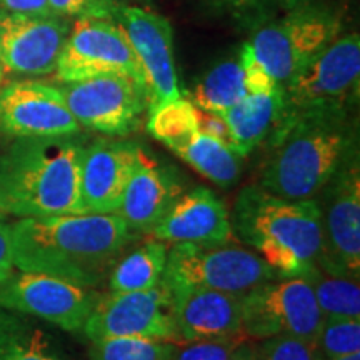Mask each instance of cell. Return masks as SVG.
Returning <instances> with one entry per match:
<instances>
[{
  "mask_svg": "<svg viewBox=\"0 0 360 360\" xmlns=\"http://www.w3.org/2000/svg\"><path fill=\"white\" fill-rule=\"evenodd\" d=\"M13 265L96 289L134 240L115 214L19 219L11 224Z\"/></svg>",
  "mask_w": 360,
  "mask_h": 360,
  "instance_id": "6da1fadb",
  "label": "cell"
},
{
  "mask_svg": "<svg viewBox=\"0 0 360 360\" xmlns=\"http://www.w3.org/2000/svg\"><path fill=\"white\" fill-rule=\"evenodd\" d=\"M259 186L290 200L315 199L350 159L359 155L352 110H321L277 125Z\"/></svg>",
  "mask_w": 360,
  "mask_h": 360,
  "instance_id": "7a4b0ae2",
  "label": "cell"
},
{
  "mask_svg": "<svg viewBox=\"0 0 360 360\" xmlns=\"http://www.w3.org/2000/svg\"><path fill=\"white\" fill-rule=\"evenodd\" d=\"M84 150L79 134L15 139L0 154V212L20 219L82 214Z\"/></svg>",
  "mask_w": 360,
  "mask_h": 360,
  "instance_id": "3957f363",
  "label": "cell"
},
{
  "mask_svg": "<svg viewBox=\"0 0 360 360\" xmlns=\"http://www.w3.org/2000/svg\"><path fill=\"white\" fill-rule=\"evenodd\" d=\"M232 233L254 250L277 277H304L322 250L321 209L315 199L290 200L247 186L231 214Z\"/></svg>",
  "mask_w": 360,
  "mask_h": 360,
  "instance_id": "277c9868",
  "label": "cell"
},
{
  "mask_svg": "<svg viewBox=\"0 0 360 360\" xmlns=\"http://www.w3.org/2000/svg\"><path fill=\"white\" fill-rule=\"evenodd\" d=\"M340 34L339 13L307 2L278 19L260 22L247 44L260 67L283 90L297 72Z\"/></svg>",
  "mask_w": 360,
  "mask_h": 360,
  "instance_id": "5b68a950",
  "label": "cell"
},
{
  "mask_svg": "<svg viewBox=\"0 0 360 360\" xmlns=\"http://www.w3.org/2000/svg\"><path fill=\"white\" fill-rule=\"evenodd\" d=\"M359 85L360 37L357 32L340 34L285 85L277 125L310 112L354 110Z\"/></svg>",
  "mask_w": 360,
  "mask_h": 360,
  "instance_id": "8992f818",
  "label": "cell"
},
{
  "mask_svg": "<svg viewBox=\"0 0 360 360\" xmlns=\"http://www.w3.org/2000/svg\"><path fill=\"white\" fill-rule=\"evenodd\" d=\"M277 278L254 250L233 244H174L167 252V285H192L244 295L259 283Z\"/></svg>",
  "mask_w": 360,
  "mask_h": 360,
  "instance_id": "52a82bcc",
  "label": "cell"
},
{
  "mask_svg": "<svg viewBox=\"0 0 360 360\" xmlns=\"http://www.w3.org/2000/svg\"><path fill=\"white\" fill-rule=\"evenodd\" d=\"M323 315L304 277H277L242 295V334L254 339L277 335L315 342Z\"/></svg>",
  "mask_w": 360,
  "mask_h": 360,
  "instance_id": "ba28073f",
  "label": "cell"
},
{
  "mask_svg": "<svg viewBox=\"0 0 360 360\" xmlns=\"http://www.w3.org/2000/svg\"><path fill=\"white\" fill-rule=\"evenodd\" d=\"M57 87L80 127L112 137L137 130L148 107L146 85L122 74L60 82Z\"/></svg>",
  "mask_w": 360,
  "mask_h": 360,
  "instance_id": "9c48e42d",
  "label": "cell"
},
{
  "mask_svg": "<svg viewBox=\"0 0 360 360\" xmlns=\"http://www.w3.org/2000/svg\"><path fill=\"white\" fill-rule=\"evenodd\" d=\"M321 209L322 250L317 265L330 274L360 276V165L350 159L315 197Z\"/></svg>",
  "mask_w": 360,
  "mask_h": 360,
  "instance_id": "30bf717a",
  "label": "cell"
},
{
  "mask_svg": "<svg viewBox=\"0 0 360 360\" xmlns=\"http://www.w3.org/2000/svg\"><path fill=\"white\" fill-rule=\"evenodd\" d=\"M105 74L129 75L146 85L143 72L122 27L114 19H75L53 77L57 82H75Z\"/></svg>",
  "mask_w": 360,
  "mask_h": 360,
  "instance_id": "8fae6325",
  "label": "cell"
},
{
  "mask_svg": "<svg viewBox=\"0 0 360 360\" xmlns=\"http://www.w3.org/2000/svg\"><path fill=\"white\" fill-rule=\"evenodd\" d=\"M97 300L94 289L49 274L17 269L0 282V307L34 315L67 332L82 330Z\"/></svg>",
  "mask_w": 360,
  "mask_h": 360,
  "instance_id": "7c38bea8",
  "label": "cell"
},
{
  "mask_svg": "<svg viewBox=\"0 0 360 360\" xmlns=\"http://www.w3.org/2000/svg\"><path fill=\"white\" fill-rule=\"evenodd\" d=\"M82 332L90 342L137 337L179 344L170 294L164 281L148 290L110 292L98 297Z\"/></svg>",
  "mask_w": 360,
  "mask_h": 360,
  "instance_id": "4fadbf2b",
  "label": "cell"
},
{
  "mask_svg": "<svg viewBox=\"0 0 360 360\" xmlns=\"http://www.w3.org/2000/svg\"><path fill=\"white\" fill-rule=\"evenodd\" d=\"M114 20L122 27L134 56L146 77L148 109L179 101L177 69L174 58V30L160 13L142 7L120 6Z\"/></svg>",
  "mask_w": 360,
  "mask_h": 360,
  "instance_id": "5bb4252c",
  "label": "cell"
},
{
  "mask_svg": "<svg viewBox=\"0 0 360 360\" xmlns=\"http://www.w3.org/2000/svg\"><path fill=\"white\" fill-rule=\"evenodd\" d=\"M72 29L70 19L0 8V67L25 77L53 74Z\"/></svg>",
  "mask_w": 360,
  "mask_h": 360,
  "instance_id": "9a60e30c",
  "label": "cell"
},
{
  "mask_svg": "<svg viewBox=\"0 0 360 360\" xmlns=\"http://www.w3.org/2000/svg\"><path fill=\"white\" fill-rule=\"evenodd\" d=\"M80 127L57 85L15 80L0 87V135L6 139L60 137Z\"/></svg>",
  "mask_w": 360,
  "mask_h": 360,
  "instance_id": "2e32d148",
  "label": "cell"
},
{
  "mask_svg": "<svg viewBox=\"0 0 360 360\" xmlns=\"http://www.w3.org/2000/svg\"><path fill=\"white\" fill-rule=\"evenodd\" d=\"M141 148L135 142L109 139L85 146L79 177L82 214L117 212Z\"/></svg>",
  "mask_w": 360,
  "mask_h": 360,
  "instance_id": "e0dca14e",
  "label": "cell"
},
{
  "mask_svg": "<svg viewBox=\"0 0 360 360\" xmlns=\"http://www.w3.org/2000/svg\"><path fill=\"white\" fill-rule=\"evenodd\" d=\"M167 289L179 344L244 335L242 295L180 283L167 285Z\"/></svg>",
  "mask_w": 360,
  "mask_h": 360,
  "instance_id": "ac0fdd59",
  "label": "cell"
},
{
  "mask_svg": "<svg viewBox=\"0 0 360 360\" xmlns=\"http://www.w3.org/2000/svg\"><path fill=\"white\" fill-rule=\"evenodd\" d=\"M165 244H222L232 240L231 212L209 187L182 192L148 233Z\"/></svg>",
  "mask_w": 360,
  "mask_h": 360,
  "instance_id": "d6986e66",
  "label": "cell"
},
{
  "mask_svg": "<svg viewBox=\"0 0 360 360\" xmlns=\"http://www.w3.org/2000/svg\"><path fill=\"white\" fill-rule=\"evenodd\" d=\"M182 192L177 170L141 148L115 215L129 225L130 231L150 233Z\"/></svg>",
  "mask_w": 360,
  "mask_h": 360,
  "instance_id": "ffe728a7",
  "label": "cell"
},
{
  "mask_svg": "<svg viewBox=\"0 0 360 360\" xmlns=\"http://www.w3.org/2000/svg\"><path fill=\"white\" fill-rule=\"evenodd\" d=\"M283 92L247 94L236 105L225 110L224 117L231 134L232 150L242 159L267 142L282 115Z\"/></svg>",
  "mask_w": 360,
  "mask_h": 360,
  "instance_id": "44dd1931",
  "label": "cell"
},
{
  "mask_svg": "<svg viewBox=\"0 0 360 360\" xmlns=\"http://www.w3.org/2000/svg\"><path fill=\"white\" fill-rule=\"evenodd\" d=\"M167 148L219 187H231L240 177L242 157L199 129Z\"/></svg>",
  "mask_w": 360,
  "mask_h": 360,
  "instance_id": "7402d4cb",
  "label": "cell"
},
{
  "mask_svg": "<svg viewBox=\"0 0 360 360\" xmlns=\"http://www.w3.org/2000/svg\"><path fill=\"white\" fill-rule=\"evenodd\" d=\"M247 94L249 90L245 85L244 67L237 53L236 57L224 58L210 67L193 85L187 98L202 110L224 114Z\"/></svg>",
  "mask_w": 360,
  "mask_h": 360,
  "instance_id": "603a6c76",
  "label": "cell"
},
{
  "mask_svg": "<svg viewBox=\"0 0 360 360\" xmlns=\"http://www.w3.org/2000/svg\"><path fill=\"white\" fill-rule=\"evenodd\" d=\"M167 252L165 242L150 238L124 259H119L109 274V290L112 294H124L159 285L164 278Z\"/></svg>",
  "mask_w": 360,
  "mask_h": 360,
  "instance_id": "cb8c5ba5",
  "label": "cell"
},
{
  "mask_svg": "<svg viewBox=\"0 0 360 360\" xmlns=\"http://www.w3.org/2000/svg\"><path fill=\"white\" fill-rule=\"evenodd\" d=\"M0 360H67L42 330L0 307Z\"/></svg>",
  "mask_w": 360,
  "mask_h": 360,
  "instance_id": "d4e9b609",
  "label": "cell"
},
{
  "mask_svg": "<svg viewBox=\"0 0 360 360\" xmlns=\"http://www.w3.org/2000/svg\"><path fill=\"white\" fill-rule=\"evenodd\" d=\"M323 317L360 319L359 278L337 276L314 265L304 276Z\"/></svg>",
  "mask_w": 360,
  "mask_h": 360,
  "instance_id": "484cf974",
  "label": "cell"
},
{
  "mask_svg": "<svg viewBox=\"0 0 360 360\" xmlns=\"http://www.w3.org/2000/svg\"><path fill=\"white\" fill-rule=\"evenodd\" d=\"M177 345L167 340L119 337L90 342L92 360H172Z\"/></svg>",
  "mask_w": 360,
  "mask_h": 360,
  "instance_id": "4316f807",
  "label": "cell"
},
{
  "mask_svg": "<svg viewBox=\"0 0 360 360\" xmlns=\"http://www.w3.org/2000/svg\"><path fill=\"white\" fill-rule=\"evenodd\" d=\"M147 129L152 137H155L165 147L172 146L174 142L199 129L195 105L188 98L180 97L179 101L154 107L150 109Z\"/></svg>",
  "mask_w": 360,
  "mask_h": 360,
  "instance_id": "83f0119b",
  "label": "cell"
},
{
  "mask_svg": "<svg viewBox=\"0 0 360 360\" xmlns=\"http://www.w3.org/2000/svg\"><path fill=\"white\" fill-rule=\"evenodd\" d=\"M315 347L321 359L344 357L360 352V319L323 317Z\"/></svg>",
  "mask_w": 360,
  "mask_h": 360,
  "instance_id": "f1b7e54d",
  "label": "cell"
},
{
  "mask_svg": "<svg viewBox=\"0 0 360 360\" xmlns=\"http://www.w3.org/2000/svg\"><path fill=\"white\" fill-rule=\"evenodd\" d=\"M257 352L260 360H321L315 342L292 335L264 339Z\"/></svg>",
  "mask_w": 360,
  "mask_h": 360,
  "instance_id": "f546056e",
  "label": "cell"
},
{
  "mask_svg": "<svg viewBox=\"0 0 360 360\" xmlns=\"http://www.w3.org/2000/svg\"><path fill=\"white\" fill-rule=\"evenodd\" d=\"M242 342V335L187 342L184 347L175 349L172 360H232Z\"/></svg>",
  "mask_w": 360,
  "mask_h": 360,
  "instance_id": "4dcf8cb0",
  "label": "cell"
},
{
  "mask_svg": "<svg viewBox=\"0 0 360 360\" xmlns=\"http://www.w3.org/2000/svg\"><path fill=\"white\" fill-rule=\"evenodd\" d=\"M119 0H49L52 15L64 19H114Z\"/></svg>",
  "mask_w": 360,
  "mask_h": 360,
  "instance_id": "1f68e13d",
  "label": "cell"
},
{
  "mask_svg": "<svg viewBox=\"0 0 360 360\" xmlns=\"http://www.w3.org/2000/svg\"><path fill=\"white\" fill-rule=\"evenodd\" d=\"M238 56H240L242 67H244L245 85L249 94H269L276 92V90H282L272 79H270V75L260 67L259 62L255 60L249 44L245 42L242 45V49L238 51Z\"/></svg>",
  "mask_w": 360,
  "mask_h": 360,
  "instance_id": "d6a6232c",
  "label": "cell"
},
{
  "mask_svg": "<svg viewBox=\"0 0 360 360\" xmlns=\"http://www.w3.org/2000/svg\"><path fill=\"white\" fill-rule=\"evenodd\" d=\"M195 115H197V127H199L200 132L217 139L219 142H222L227 147L232 148L231 134H229L227 124H225L222 115L214 114V112L202 110L199 107H195Z\"/></svg>",
  "mask_w": 360,
  "mask_h": 360,
  "instance_id": "836d02e7",
  "label": "cell"
},
{
  "mask_svg": "<svg viewBox=\"0 0 360 360\" xmlns=\"http://www.w3.org/2000/svg\"><path fill=\"white\" fill-rule=\"evenodd\" d=\"M219 7L232 12L240 19H259L260 13L269 7L270 0H215Z\"/></svg>",
  "mask_w": 360,
  "mask_h": 360,
  "instance_id": "e575fe53",
  "label": "cell"
},
{
  "mask_svg": "<svg viewBox=\"0 0 360 360\" xmlns=\"http://www.w3.org/2000/svg\"><path fill=\"white\" fill-rule=\"evenodd\" d=\"M13 270H15V265H13L11 224L4 222V219H0V282L6 281Z\"/></svg>",
  "mask_w": 360,
  "mask_h": 360,
  "instance_id": "d590c367",
  "label": "cell"
},
{
  "mask_svg": "<svg viewBox=\"0 0 360 360\" xmlns=\"http://www.w3.org/2000/svg\"><path fill=\"white\" fill-rule=\"evenodd\" d=\"M0 8L27 15H52L49 0H0Z\"/></svg>",
  "mask_w": 360,
  "mask_h": 360,
  "instance_id": "8d00e7d4",
  "label": "cell"
},
{
  "mask_svg": "<svg viewBox=\"0 0 360 360\" xmlns=\"http://www.w3.org/2000/svg\"><path fill=\"white\" fill-rule=\"evenodd\" d=\"M232 360H260V357H259L257 349L252 347L250 344H247L244 340L240 344V347L237 349V352L233 355Z\"/></svg>",
  "mask_w": 360,
  "mask_h": 360,
  "instance_id": "74e56055",
  "label": "cell"
},
{
  "mask_svg": "<svg viewBox=\"0 0 360 360\" xmlns=\"http://www.w3.org/2000/svg\"><path fill=\"white\" fill-rule=\"evenodd\" d=\"M278 4H281V6L285 8V11H290V8H295V7H299V6H304V4H307V2H310V0H277Z\"/></svg>",
  "mask_w": 360,
  "mask_h": 360,
  "instance_id": "f35d334b",
  "label": "cell"
},
{
  "mask_svg": "<svg viewBox=\"0 0 360 360\" xmlns=\"http://www.w3.org/2000/svg\"><path fill=\"white\" fill-rule=\"evenodd\" d=\"M321 360H360V352L344 355V357H334V359H321Z\"/></svg>",
  "mask_w": 360,
  "mask_h": 360,
  "instance_id": "ab89813d",
  "label": "cell"
},
{
  "mask_svg": "<svg viewBox=\"0 0 360 360\" xmlns=\"http://www.w3.org/2000/svg\"><path fill=\"white\" fill-rule=\"evenodd\" d=\"M2 77H4V72H2V67H0V87H2Z\"/></svg>",
  "mask_w": 360,
  "mask_h": 360,
  "instance_id": "60d3db41",
  "label": "cell"
},
{
  "mask_svg": "<svg viewBox=\"0 0 360 360\" xmlns=\"http://www.w3.org/2000/svg\"><path fill=\"white\" fill-rule=\"evenodd\" d=\"M4 217H6V215H4L2 212H0V219H4Z\"/></svg>",
  "mask_w": 360,
  "mask_h": 360,
  "instance_id": "b9f144b4",
  "label": "cell"
}]
</instances>
